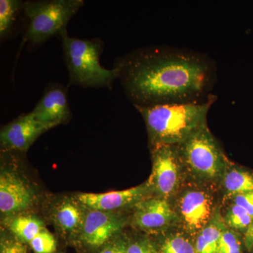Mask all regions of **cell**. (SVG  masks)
Masks as SVG:
<instances>
[{
  "label": "cell",
  "mask_w": 253,
  "mask_h": 253,
  "mask_svg": "<svg viewBox=\"0 0 253 253\" xmlns=\"http://www.w3.org/2000/svg\"><path fill=\"white\" fill-rule=\"evenodd\" d=\"M114 68L134 106L206 99L216 78L206 55L169 46L139 48L116 60Z\"/></svg>",
  "instance_id": "cell-1"
},
{
  "label": "cell",
  "mask_w": 253,
  "mask_h": 253,
  "mask_svg": "<svg viewBox=\"0 0 253 253\" xmlns=\"http://www.w3.org/2000/svg\"><path fill=\"white\" fill-rule=\"evenodd\" d=\"M150 191L147 184L122 191L106 193H81L75 199L86 209L112 212L123 208L134 206L147 198Z\"/></svg>",
  "instance_id": "cell-13"
},
{
  "label": "cell",
  "mask_w": 253,
  "mask_h": 253,
  "mask_svg": "<svg viewBox=\"0 0 253 253\" xmlns=\"http://www.w3.org/2000/svg\"><path fill=\"white\" fill-rule=\"evenodd\" d=\"M157 246L161 253H196L194 243L181 233L168 234Z\"/></svg>",
  "instance_id": "cell-18"
},
{
  "label": "cell",
  "mask_w": 253,
  "mask_h": 253,
  "mask_svg": "<svg viewBox=\"0 0 253 253\" xmlns=\"http://www.w3.org/2000/svg\"><path fill=\"white\" fill-rule=\"evenodd\" d=\"M11 217L6 221L11 234L29 246L33 252H56V239L41 219L36 216L26 214Z\"/></svg>",
  "instance_id": "cell-10"
},
{
  "label": "cell",
  "mask_w": 253,
  "mask_h": 253,
  "mask_svg": "<svg viewBox=\"0 0 253 253\" xmlns=\"http://www.w3.org/2000/svg\"><path fill=\"white\" fill-rule=\"evenodd\" d=\"M174 211L186 234L196 237L212 220L217 208L209 191L192 188L181 193Z\"/></svg>",
  "instance_id": "cell-7"
},
{
  "label": "cell",
  "mask_w": 253,
  "mask_h": 253,
  "mask_svg": "<svg viewBox=\"0 0 253 253\" xmlns=\"http://www.w3.org/2000/svg\"><path fill=\"white\" fill-rule=\"evenodd\" d=\"M83 4V0L25 1L23 9L28 19L26 40L40 45L51 37L60 36Z\"/></svg>",
  "instance_id": "cell-5"
},
{
  "label": "cell",
  "mask_w": 253,
  "mask_h": 253,
  "mask_svg": "<svg viewBox=\"0 0 253 253\" xmlns=\"http://www.w3.org/2000/svg\"><path fill=\"white\" fill-rule=\"evenodd\" d=\"M176 146L184 169L193 175L208 181L222 178L228 162L208 126H203Z\"/></svg>",
  "instance_id": "cell-4"
},
{
  "label": "cell",
  "mask_w": 253,
  "mask_h": 253,
  "mask_svg": "<svg viewBox=\"0 0 253 253\" xmlns=\"http://www.w3.org/2000/svg\"><path fill=\"white\" fill-rule=\"evenodd\" d=\"M224 220L229 229L245 234L252 224L253 218L244 208L233 204L226 212Z\"/></svg>",
  "instance_id": "cell-20"
},
{
  "label": "cell",
  "mask_w": 253,
  "mask_h": 253,
  "mask_svg": "<svg viewBox=\"0 0 253 253\" xmlns=\"http://www.w3.org/2000/svg\"><path fill=\"white\" fill-rule=\"evenodd\" d=\"M28 245L14 235L1 236L0 253H28Z\"/></svg>",
  "instance_id": "cell-22"
},
{
  "label": "cell",
  "mask_w": 253,
  "mask_h": 253,
  "mask_svg": "<svg viewBox=\"0 0 253 253\" xmlns=\"http://www.w3.org/2000/svg\"><path fill=\"white\" fill-rule=\"evenodd\" d=\"M125 224L124 218L117 213L86 209L76 239L86 249L101 250L119 235Z\"/></svg>",
  "instance_id": "cell-8"
},
{
  "label": "cell",
  "mask_w": 253,
  "mask_h": 253,
  "mask_svg": "<svg viewBox=\"0 0 253 253\" xmlns=\"http://www.w3.org/2000/svg\"><path fill=\"white\" fill-rule=\"evenodd\" d=\"M232 199L233 204L244 208L253 218V191L237 195Z\"/></svg>",
  "instance_id": "cell-25"
},
{
  "label": "cell",
  "mask_w": 253,
  "mask_h": 253,
  "mask_svg": "<svg viewBox=\"0 0 253 253\" xmlns=\"http://www.w3.org/2000/svg\"><path fill=\"white\" fill-rule=\"evenodd\" d=\"M86 208L75 199L65 198L55 206L52 212L53 220L61 235L69 239H76L81 231Z\"/></svg>",
  "instance_id": "cell-15"
},
{
  "label": "cell",
  "mask_w": 253,
  "mask_h": 253,
  "mask_svg": "<svg viewBox=\"0 0 253 253\" xmlns=\"http://www.w3.org/2000/svg\"><path fill=\"white\" fill-rule=\"evenodd\" d=\"M39 122L53 128L64 124L72 116L64 86L51 84L31 112Z\"/></svg>",
  "instance_id": "cell-14"
},
{
  "label": "cell",
  "mask_w": 253,
  "mask_h": 253,
  "mask_svg": "<svg viewBox=\"0 0 253 253\" xmlns=\"http://www.w3.org/2000/svg\"><path fill=\"white\" fill-rule=\"evenodd\" d=\"M152 171L146 184L156 196L169 200L176 194L184 169L176 146L158 144L151 146Z\"/></svg>",
  "instance_id": "cell-6"
},
{
  "label": "cell",
  "mask_w": 253,
  "mask_h": 253,
  "mask_svg": "<svg viewBox=\"0 0 253 253\" xmlns=\"http://www.w3.org/2000/svg\"><path fill=\"white\" fill-rule=\"evenodd\" d=\"M36 194L14 171L4 169L0 174V211L6 215L21 214L31 208Z\"/></svg>",
  "instance_id": "cell-12"
},
{
  "label": "cell",
  "mask_w": 253,
  "mask_h": 253,
  "mask_svg": "<svg viewBox=\"0 0 253 253\" xmlns=\"http://www.w3.org/2000/svg\"><path fill=\"white\" fill-rule=\"evenodd\" d=\"M70 83L82 87H111L118 78L116 68L106 69L100 63L102 41L78 39L68 36L67 29L60 34Z\"/></svg>",
  "instance_id": "cell-3"
},
{
  "label": "cell",
  "mask_w": 253,
  "mask_h": 253,
  "mask_svg": "<svg viewBox=\"0 0 253 253\" xmlns=\"http://www.w3.org/2000/svg\"><path fill=\"white\" fill-rule=\"evenodd\" d=\"M246 249L244 237L226 225L221 231L217 253H244Z\"/></svg>",
  "instance_id": "cell-21"
},
{
  "label": "cell",
  "mask_w": 253,
  "mask_h": 253,
  "mask_svg": "<svg viewBox=\"0 0 253 253\" xmlns=\"http://www.w3.org/2000/svg\"><path fill=\"white\" fill-rule=\"evenodd\" d=\"M23 2L18 0H1L0 1V38L4 39L11 33L16 20L20 8Z\"/></svg>",
  "instance_id": "cell-19"
},
{
  "label": "cell",
  "mask_w": 253,
  "mask_h": 253,
  "mask_svg": "<svg viewBox=\"0 0 253 253\" xmlns=\"http://www.w3.org/2000/svg\"><path fill=\"white\" fill-rule=\"evenodd\" d=\"M225 226L224 219L217 210L212 220L195 237L196 253H217L219 238Z\"/></svg>",
  "instance_id": "cell-16"
},
{
  "label": "cell",
  "mask_w": 253,
  "mask_h": 253,
  "mask_svg": "<svg viewBox=\"0 0 253 253\" xmlns=\"http://www.w3.org/2000/svg\"><path fill=\"white\" fill-rule=\"evenodd\" d=\"M216 100L211 94L201 101L134 107L144 118L151 146H177L207 126L208 111Z\"/></svg>",
  "instance_id": "cell-2"
},
{
  "label": "cell",
  "mask_w": 253,
  "mask_h": 253,
  "mask_svg": "<svg viewBox=\"0 0 253 253\" xmlns=\"http://www.w3.org/2000/svg\"><path fill=\"white\" fill-rule=\"evenodd\" d=\"M221 179L223 188L229 197L234 198L237 195L253 191V172L244 168H227Z\"/></svg>",
  "instance_id": "cell-17"
},
{
  "label": "cell",
  "mask_w": 253,
  "mask_h": 253,
  "mask_svg": "<svg viewBox=\"0 0 253 253\" xmlns=\"http://www.w3.org/2000/svg\"><path fill=\"white\" fill-rule=\"evenodd\" d=\"M244 239L248 253H253V220L249 229L245 233Z\"/></svg>",
  "instance_id": "cell-26"
},
{
  "label": "cell",
  "mask_w": 253,
  "mask_h": 253,
  "mask_svg": "<svg viewBox=\"0 0 253 253\" xmlns=\"http://www.w3.org/2000/svg\"><path fill=\"white\" fill-rule=\"evenodd\" d=\"M127 245V241L117 236L100 250L99 253H126Z\"/></svg>",
  "instance_id": "cell-24"
},
{
  "label": "cell",
  "mask_w": 253,
  "mask_h": 253,
  "mask_svg": "<svg viewBox=\"0 0 253 253\" xmlns=\"http://www.w3.org/2000/svg\"><path fill=\"white\" fill-rule=\"evenodd\" d=\"M50 129L39 122L31 113L21 115L1 128V148L4 151L25 152L40 136Z\"/></svg>",
  "instance_id": "cell-11"
},
{
  "label": "cell",
  "mask_w": 253,
  "mask_h": 253,
  "mask_svg": "<svg viewBox=\"0 0 253 253\" xmlns=\"http://www.w3.org/2000/svg\"><path fill=\"white\" fill-rule=\"evenodd\" d=\"M126 253H161L154 243L145 238H139L128 242Z\"/></svg>",
  "instance_id": "cell-23"
},
{
  "label": "cell",
  "mask_w": 253,
  "mask_h": 253,
  "mask_svg": "<svg viewBox=\"0 0 253 253\" xmlns=\"http://www.w3.org/2000/svg\"><path fill=\"white\" fill-rule=\"evenodd\" d=\"M177 221L169 200L155 196L146 198L134 206L131 224L148 234H160Z\"/></svg>",
  "instance_id": "cell-9"
}]
</instances>
